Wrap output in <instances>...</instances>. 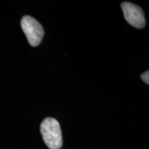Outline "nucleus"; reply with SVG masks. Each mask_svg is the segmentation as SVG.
Returning a JSON list of instances; mask_svg holds the SVG:
<instances>
[{"mask_svg": "<svg viewBox=\"0 0 149 149\" xmlns=\"http://www.w3.org/2000/svg\"><path fill=\"white\" fill-rule=\"evenodd\" d=\"M42 138L50 149H59L62 146V134L59 122L55 119L47 117L40 126Z\"/></svg>", "mask_w": 149, "mask_h": 149, "instance_id": "1", "label": "nucleus"}, {"mask_svg": "<svg viewBox=\"0 0 149 149\" xmlns=\"http://www.w3.org/2000/svg\"><path fill=\"white\" fill-rule=\"evenodd\" d=\"M21 26L29 44L34 47L38 46L44 35L42 26L33 17L26 15L22 18Z\"/></svg>", "mask_w": 149, "mask_h": 149, "instance_id": "2", "label": "nucleus"}, {"mask_svg": "<svg viewBox=\"0 0 149 149\" xmlns=\"http://www.w3.org/2000/svg\"><path fill=\"white\" fill-rule=\"evenodd\" d=\"M126 20L130 25L137 29L144 27L146 21L142 9L133 3L124 1L121 5Z\"/></svg>", "mask_w": 149, "mask_h": 149, "instance_id": "3", "label": "nucleus"}, {"mask_svg": "<svg viewBox=\"0 0 149 149\" xmlns=\"http://www.w3.org/2000/svg\"><path fill=\"white\" fill-rule=\"evenodd\" d=\"M141 78L145 83H146L147 84H149V72H148V71H146L145 72H144V73L141 74Z\"/></svg>", "mask_w": 149, "mask_h": 149, "instance_id": "4", "label": "nucleus"}]
</instances>
